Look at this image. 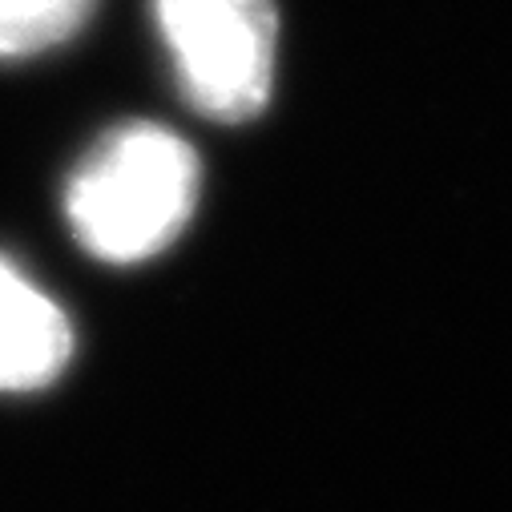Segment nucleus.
Here are the masks:
<instances>
[{
    "label": "nucleus",
    "instance_id": "1",
    "mask_svg": "<svg viewBox=\"0 0 512 512\" xmlns=\"http://www.w3.org/2000/svg\"><path fill=\"white\" fill-rule=\"evenodd\" d=\"M202 166L194 146L158 121L105 134L65 186V218L81 250L113 267L162 254L198 210Z\"/></svg>",
    "mask_w": 512,
    "mask_h": 512
},
{
    "label": "nucleus",
    "instance_id": "2",
    "mask_svg": "<svg viewBox=\"0 0 512 512\" xmlns=\"http://www.w3.org/2000/svg\"><path fill=\"white\" fill-rule=\"evenodd\" d=\"M182 97L210 121H250L271 105L279 61L275 0H154Z\"/></svg>",
    "mask_w": 512,
    "mask_h": 512
},
{
    "label": "nucleus",
    "instance_id": "3",
    "mask_svg": "<svg viewBox=\"0 0 512 512\" xmlns=\"http://www.w3.org/2000/svg\"><path fill=\"white\" fill-rule=\"evenodd\" d=\"M73 359V323L0 254V392H41Z\"/></svg>",
    "mask_w": 512,
    "mask_h": 512
},
{
    "label": "nucleus",
    "instance_id": "4",
    "mask_svg": "<svg viewBox=\"0 0 512 512\" xmlns=\"http://www.w3.org/2000/svg\"><path fill=\"white\" fill-rule=\"evenodd\" d=\"M97 0H0V61H21L65 45L85 29Z\"/></svg>",
    "mask_w": 512,
    "mask_h": 512
}]
</instances>
